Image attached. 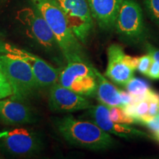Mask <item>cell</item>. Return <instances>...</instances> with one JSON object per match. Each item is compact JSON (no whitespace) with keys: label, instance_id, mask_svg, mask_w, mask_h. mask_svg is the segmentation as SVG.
Returning <instances> with one entry per match:
<instances>
[{"label":"cell","instance_id":"6da1fadb","mask_svg":"<svg viewBox=\"0 0 159 159\" xmlns=\"http://www.w3.org/2000/svg\"><path fill=\"white\" fill-rule=\"evenodd\" d=\"M57 133L68 144L77 148L99 151L114 148L117 144L112 135L91 121L68 115L53 120Z\"/></svg>","mask_w":159,"mask_h":159},{"label":"cell","instance_id":"7a4b0ae2","mask_svg":"<svg viewBox=\"0 0 159 159\" xmlns=\"http://www.w3.org/2000/svg\"><path fill=\"white\" fill-rule=\"evenodd\" d=\"M54 34L61 54L66 63L89 61L82 43L75 37L56 0H31Z\"/></svg>","mask_w":159,"mask_h":159},{"label":"cell","instance_id":"3957f363","mask_svg":"<svg viewBox=\"0 0 159 159\" xmlns=\"http://www.w3.org/2000/svg\"><path fill=\"white\" fill-rule=\"evenodd\" d=\"M0 71L11 85L12 99L26 102L41 89L30 66L19 58L1 54Z\"/></svg>","mask_w":159,"mask_h":159},{"label":"cell","instance_id":"277c9868","mask_svg":"<svg viewBox=\"0 0 159 159\" xmlns=\"http://www.w3.org/2000/svg\"><path fill=\"white\" fill-rule=\"evenodd\" d=\"M58 83L66 88L85 97L97 95V77L89 61H75L61 69Z\"/></svg>","mask_w":159,"mask_h":159},{"label":"cell","instance_id":"5b68a950","mask_svg":"<svg viewBox=\"0 0 159 159\" xmlns=\"http://www.w3.org/2000/svg\"><path fill=\"white\" fill-rule=\"evenodd\" d=\"M43 148V142L41 136L32 129L15 128L0 132V148L11 156H35Z\"/></svg>","mask_w":159,"mask_h":159},{"label":"cell","instance_id":"8992f818","mask_svg":"<svg viewBox=\"0 0 159 159\" xmlns=\"http://www.w3.org/2000/svg\"><path fill=\"white\" fill-rule=\"evenodd\" d=\"M115 29L128 43H138L145 37V26L140 5L135 0H123L117 15Z\"/></svg>","mask_w":159,"mask_h":159},{"label":"cell","instance_id":"52a82bcc","mask_svg":"<svg viewBox=\"0 0 159 159\" xmlns=\"http://www.w3.org/2000/svg\"><path fill=\"white\" fill-rule=\"evenodd\" d=\"M0 53L19 58L27 63L33 73L40 88H50L58 82L61 69L55 68L50 63L25 49L11 43L0 41Z\"/></svg>","mask_w":159,"mask_h":159},{"label":"cell","instance_id":"ba28073f","mask_svg":"<svg viewBox=\"0 0 159 159\" xmlns=\"http://www.w3.org/2000/svg\"><path fill=\"white\" fill-rule=\"evenodd\" d=\"M69 27L82 44H86L94 29V19L87 0H56Z\"/></svg>","mask_w":159,"mask_h":159},{"label":"cell","instance_id":"9c48e42d","mask_svg":"<svg viewBox=\"0 0 159 159\" xmlns=\"http://www.w3.org/2000/svg\"><path fill=\"white\" fill-rule=\"evenodd\" d=\"M17 19L25 27L28 36L41 48L51 52L56 50L61 52L54 34L34 6L25 7L18 11Z\"/></svg>","mask_w":159,"mask_h":159},{"label":"cell","instance_id":"30bf717a","mask_svg":"<svg viewBox=\"0 0 159 159\" xmlns=\"http://www.w3.org/2000/svg\"><path fill=\"white\" fill-rule=\"evenodd\" d=\"M85 116L95 123L108 134L125 139L136 138H148L149 136L139 129L133 128L130 125L119 124L109 119V108L107 105L99 102L92 105L85 114Z\"/></svg>","mask_w":159,"mask_h":159},{"label":"cell","instance_id":"8fae6325","mask_svg":"<svg viewBox=\"0 0 159 159\" xmlns=\"http://www.w3.org/2000/svg\"><path fill=\"white\" fill-rule=\"evenodd\" d=\"M49 89V106L55 112L72 113L88 110L92 106L88 97L66 88L58 82Z\"/></svg>","mask_w":159,"mask_h":159},{"label":"cell","instance_id":"7c38bea8","mask_svg":"<svg viewBox=\"0 0 159 159\" xmlns=\"http://www.w3.org/2000/svg\"><path fill=\"white\" fill-rule=\"evenodd\" d=\"M0 120L6 125L18 126L34 123L37 119L25 102L7 97L0 99Z\"/></svg>","mask_w":159,"mask_h":159},{"label":"cell","instance_id":"4fadbf2b","mask_svg":"<svg viewBox=\"0 0 159 159\" xmlns=\"http://www.w3.org/2000/svg\"><path fill=\"white\" fill-rule=\"evenodd\" d=\"M108 64L105 76L117 85L125 86L134 77V70L125 62V55L123 48L118 44H111L107 51Z\"/></svg>","mask_w":159,"mask_h":159},{"label":"cell","instance_id":"5bb4252c","mask_svg":"<svg viewBox=\"0 0 159 159\" xmlns=\"http://www.w3.org/2000/svg\"><path fill=\"white\" fill-rule=\"evenodd\" d=\"M93 19L101 29L110 31L115 24L123 0H87Z\"/></svg>","mask_w":159,"mask_h":159},{"label":"cell","instance_id":"9a60e30c","mask_svg":"<svg viewBox=\"0 0 159 159\" xmlns=\"http://www.w3.org/2000/svg\"><path fill=\"white\" fill-rule=\"evenodd\" d=\"M95 74L97 77V98L99 102L107 105L108 107L120 106L122 107L121 102L120 90L112 84L108 80L105 78V76L94 66Z\"/></svg>","mask_w":159,"mask_h":159},{"label":"cell","instance_id":"2e32d148","mask_svg":"<svg viewBox=\"0 0 159 159\" xmlns=\"http://www.w3.org/2000/svg\"><path fill=\"white\" fill-rule=\"evenodd\" d=\"M125 87L133 95V102H136L144 99L151 89L147 81L134 77L128 81Z\"/></svg>","mask_w":159,"mask_h":159},{"label":"cell","instance_id":"e0dca14e","mask_svg":"<svg viewBox=\"0 0 159 159\" xmlns=\"http://www.w3.org/2000/svg\"><path fill=\"white\" fill-rule=\"evenodd\" d=\"M109 108V119L113 122L119 124L132 125L137 124L136 120L133 117L128 116L125 113L122 107L111 106Z\"/></svg>","mask_w":159,"mask_h":159},{"label":"cell","instance_id":"ac0fdd59","mask_svg":"<svg viewBox=\"0 0 159 159\" xmlns=\"http://www.w3.org/2000/svg\"><path fill=\"white\" fill-rule=\"evenodd\" d=\"M144 5L151 19L159 25V0H144Z\"/></svg>","mask_w":159,"mask_h":159},{"label":"cell","instance_id":"d6986e66","mask_svg":"<svg viewBox=\"0 0 159 159\" xmlns=\"http://www.w3.org/2000/svg\"><path fill=\"white\" fill-rule=\"evenodd\" d=\"M13 90L10 83L4 74L0 71V99L12 96Z\"/></svg>","mask_w":159,"mask_h":159},{"label":"cell","instance_id":"ffe728a7","mask_svg":"<svg viewBox=\"0 0 159 159\" xmlns=\"http://www.w3.org/2000/svg\"><path fill=\"white\" fill-rule=\"evenodd\" d=\"M152 61H153V59H152V56L149 53L147 55L139 57V61L138 67H137V70L140 73H142V75H146L147 76Z\"/></svg>","mask_w":159,"mask_h":159},{"label":"cell","instance_id":"44dd1931","mask_svg":"<svg viewBox=\"0 0 159 159\" xmlns=\"http://www.w3.org/2000/svg\"><path fill=\"white\" fill-rule=\"evenodd\" d=\"M147 76L152 80H159V64L154 60L150 66Z\"/></svg>","mask_w":159,"mask_h":159},{"label":"cell","instance_id":"7402d4cb","mask_svg":"<svg viewBox=\"0 0 159 159\" xmlns=\"http://www.w3.org/2000/svg\"><path fill=\"white\" fill-rule=\"evenodd\" d=\"M124 60L125 62L126 63V64L128 65V66H130L131 69H134V71L137 69L139 61V57L130 56V55L125 54L124 56Z\"/></svg>","mask_w":159,"mask_h":159},{"label":"cell","instance_id":"603a6c76","mask_svg":"<svg viewBox=\"0 0 159 159\" xmlns=\"http://www.w3.org/2000/svg\"><path fill=\"white\" fill-rule=\"evenodd\" d=\"M119 94H120L121 102H122V107L130 104V103H133V95L130 93H129L128 91L120 90Z\"/></svg>","mask_w":159,"mask_h":159},{"label":"cell","instance_id":"cb8c5ba5","mask_svg":"<svg viewBox=\"0 0 159 159\" xmlns=\"http://www.w3.org/2000/svg\"><path fill=\"white\" fill-rule=\"evenodd\" d=\"M147 50H148L149 54L152 56V59L159 64V49L152 47V45L148 43V44H147Z\"/></svg>","mask_w":159,"mask_h":159},{"label":"cell","instance_id":"d4e9b609","mask_svg":"<svg viewBox=\"0 0 159 159\" xmlns=\"http://www.w3.org/2000/svg\"><path fill=\"white\" fill-rule=\"evenodd\" d=\"M153 138L159 142V134H154Z\"/></svg>","mask_w":159,"mask_h":159},{"label":"cell","instance_id":"484cf974","mask_svg":"<svg viewBox=\"0 0 159 159\" xmlns=\"http://www.w3.org/2000/svg\"><path fill=\"white\" fill-rule=\"evenodd\" d=\"M158 116H159V111H158Z\"/></svg>","mask_w":159,"mask_h":159},{"label":"cell","instance_id":"4316f807","mask_svg":"<svg viewBox=\"0 0 159 159\" xmlns=\"http://www.w3.org/2000/svg\"><path fill=\"white\" fill-rule=\"evenodd\" d=\"M0 158H1V156H0Z\"/></svg>","mask_w":159,"mask_h":159}]
</instances>
